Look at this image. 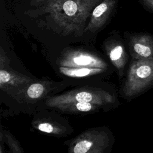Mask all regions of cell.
Instances as JSON below:
<instances>
[{
  "mask_svg": "<svg viewBox=\"0 0 153 153\" xmlns=\"http://www.w3.org/2000/svg\"><path fill=\"white\" fill-rule=\"evenodd\" d=\"M103 0H49L39 5L29 16L46 15L62 35L81 36L94 7Z\"/></svg>",
  "mask_w": 153,
  "mask_h": 153,
  "instance_id": "obj_1",
  "label": "cell"
},
{
  "mask_svg": "<svg viewBox=\"0 0 153 153\" xmlns=\"http://www.w3.org/2000/svg\"><path fill=\"white\" fill-rule=\"evenodd\" d=\"M71 102H90L99 105L106 110L117 107L119 104L115 89L100 81L84 83L75 88L47 97L44 107L52 108Z\"/></svg>",
  "mask_w": 153,
  "mask_h": 153,
  "instance_id": "obj_2",
  "label": "cell"
},
{
  "mask_svg": "<svg viewBox=\"0 0 153 153\" xmlns=\"http://www.w3.org/2000/svg\"><path fill=\"white\" fill-rule=\"evenodd\" d=\"M153 87V59H132L121 88L122 96L131 100Z\"/></svg>",
  "mask_w": 153,
  "mask_h": 153,
  "instance_id": "obj_3",
  "label": "cell"
},
{
  "mask_svg": "<svg viewBox=\"0 0 153 153\" xmlns=\"http://www.w3.org/2000/svg\"><path fill=\"white\" fill-rule=\"evenodd\" d=\"M68 153H111L114 137L105 127L88 129L69 140Z\"/></svg>",
  "mask_w": 153,
  "mask_h": 153,
  "instance_id": "obj_4",
  "label": "cell"
},
{
  "mask_svg": "<svg viewBox=\"0 0 153 153\" xmlns=\"http://www.w3.org/2000/svg\"><path fill=\"white\" fill-rule=\"evenodd\" d=\"M59 66L68 68H99L109 69L108 64L99 56L83 50L69 48L57 61Z\"/></svg>",
  "mask_w": 153,
  "mask_h": 153,
  "instance_id": "obj_5",
  "label": "cell"
},
{
  "mask_svg": "<svg viewBox=\"0 0 153 153\" xmlns=\"http://www.w3.org/2000/svg\"><path fill=\"white\" fill-rule=\"evenodd\" d=\"M69 84L66 81L60 82L47 80L35 81L19 93L15 98H17L18 101H29V103H35L41 100L43 102L49 96L56 94L58 90H62Z\"/></svg>",
  "mask_w": 153,
  "mask_h": 153,
  "instance_id": "obj_6",
  "label": "cell"
},
{
  "mask_svg": "<svg viewBox=\"0 0 153 153\" xmlns=\"http://www.w3.org/2000/svg\"><path fill=\"white\" fill-rule=\"evenodd\" d=\"M129 53L134 59H153V35L148 32L126 34Z\"/></svg>",
  "mask_w": 153,
  "mask_h": 153,
  "instance_id": "obj_7",
  "label": "cell"
},
{
  "mask_svg": "<svg viewBox=\"0 0 153 153\" xmlns=\"http://www.w3.org/2000/svg\"><path fill=\"white\" fill-rule=\"evenodd\" d=\"M59 73L65 81L71 84V81H77L82 84L98 81L105 78L108 70L99 68H68L59 66Z\"/></svg>",
  "mask_w": 153,
  "mask_h": 153,
  "instance_id": "obj_8",
  "label": "cell"
},
{
  "mask_svg": "<svg viewBox=\"0 0 153 153\" xmlns=\"http://www.w3.org/2000/svg\"><path fill=\"white\" fill-rule=\"evenodd\" d=\"M117 4L116 0H103L93 10L84 32H94L100 30L109 18Z\"/></svg>",
  "mask_w": 153,
  "mask_h": 153,
  "instance_id": "obj_9",
  "label": "cell"
},
{
  "mask_svg": "<svg viewBox=\"0 0 153 153\" xmlns=\"http://www.w3.org/2000/svg\"><path fill=\"white\" fill-rule=\"evenodd\" d=\"M36 80L19 74L16 71L1 68L0 87L5 91L14 90V96L25 89L28 85Z\"/></svg>",
  "mask_w": 153,
  "mask_h": 153,
  "instance_id": "obj_10",
  "label": "cell"
},
{
  "mask_svg": "<svg viewBox=\"0 0 153 153\" xmlns=\"http://www.w3.org/2000/svg\"><path fill=\"white\" fill-rule=\"evenodd\" d=\"M106 54L112 64L117 70L120 76H123L128 60L126 48L121 40L112 39L105 44Z\"/></svg>",
  "mask_w": 153,
  "mask_h": 153,
  "instance_id": "obj_11",
  "label": "cell"
},
{
  "mask_svg": "<svg viewBox=\"0 0 153 153\" xmlns=\"http://www.w3.org/2000/svg\"><path fill=\"white\" fill-rule=\"evenodd\" d=\"M32 126L39 131L56 136H66L72 132L71 126L67 124L62 125L57 119L51 117H35L32 121Z\"/></svg>",
  "mask_w": 153,
  "mask_h": 153,
  "instance_id": "obj_12",
  "label": "cell"
},
{
  "mask_svg": "<svg viewBox=\"0 0 153 153\" xmlns=\"http://www.w3.org/2000/svg\"><path fill=\"white\" fill-rule=\"evenodd\" d=\"M62 113L82 115L99 112L100 111H107L104 107L90 102H71L56 106L51 108Z\"/></svg>",
  "mask_w": 153,
  "mask_h": 153,
  "instance_id": "obj_13",
  "label": "cell"
},
{
  "mask_svg": "<svg viewBox=\"0 0 153 153\" xmlns=\"http://www.w3.org/2000/svg\"><path fill=\"white\" fill-rule=\"evenodd\" d=\"M144 9L153 14V0H139Z\"/></svg>",
  "mask_w": 153,
  "mask_h": 153,
  "instance_id": "obj_14",
  "label": "cell"
},
{
  "mask_svg": "<svg viewBox=\"0 0 153 153\" xmlns=\"http://www.w3.org/2000/svg\"><path fill=\"white\" fill-rule=\"evenodd\" d=\"M49 0H30V4L33 6H39V5L48 1Z\"/></svg>",
  "mask_w": 153,
  "mask_h": 153,
  "instance_id": "obj_15",
  "label": "cell"
}]
</instances>
